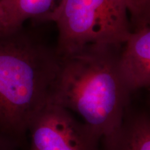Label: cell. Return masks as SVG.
Listing matches in <instances>:
<instances>
[{
	"label": "cell",
	"mask_w": 150,
	"mask_h": 150,
	"mask_svg": "<svg viewBox=\"0 0 150 150\" xmlns=\"http://www.w3.org/2000/svg\"><path fill=\"white\" fill-rule=\"evenodd\" d=\"M6 32H8V31H7L6 29L4 22L3 19V15L2 13H1V8H0V34H2V33Z\"/></svg>",
	"instance_id": "obj_9"
},
{
	"label": "cell",
	"mask_w": 150,
	"mask_h": 150,
	"mask_svg": "<svg viewBox=\"0 0 150 150\" xmlns=\"http://www.w3.org/2000/svg\"><path fill=\"white\" fill-rule=\"evenodd\" d=\"M0 1H1V0H0Z\"/></svg>",
	"instance_id": "obj_10"
},
{
	"label": "cell",
	"mask_w": 150,
	"mask_h": 150,
	"mask_svg": "<svg viewBox=\"0 0 150 150\" xmlns=\"http://www.w3.org/2000/svg\"><path fill=\"white\" fill-rule=\"evenodd\" d=\"M121 48L88 45L61 57L50 99L78 113L101 136L116 128L131 104V94L117 68Z\"/></svg>",
	"instance_id": "obj_2"
},
{
	"label": "cell",
	"mask_w": 150,
	"mask_h": 150,
	"mask_svg": "<svg viewBox=\"0 0 150 150\" xmlns=\"http://www.w3.org/2000/svg\"><path fill=\"white\" fill-rule=\"evenodd\" d=\"M127 0H63L51 19L60 57L88 45L121 48L132 32Z\"/></svg>",
	"instance_id": "obj_3"
},
{
	"label": "cell",
	"mask_w": 150,
	"mask_h": 150,
	"mask_svg": "<svg viewBox=\"0 0 150 150\" xmlns=\"http://www.w3.org/2000/svg\"><path fill=\"white\" fill-rule=\"evenodd\" d=\"M117 59L122 80L131 95L150 85L149 25L133 31Z\"/></svg>",
	"instance_id": "obj_5"
},
{
	"label": "cell",
	"mask_w": 150,
	"mask_h": 150,
	"mask_svg": "<svg viewBox=\"0 0 150 150\" xmlns=\"http://www.w3.org/2000/svg\"><path fill=\"white\" fill-rule=\"evenodd\" d=\"M98 150H150V115L130 104L119 125L101 138Z\"/></svg>",
	"instance_id": "obj_6"
},
{
	"label": "cell",
	"mask_w": 150,
	"mask_h": 150,
	"mask_svg": "<svg viewBox=\"0 0 150 150\" xmlns=\"http://www.w3.org/2000/svg\"><path fill=\"white\" fill-rule=\"evenodd\" d=\"M0 150H18L0 136Z\"/></svg>",
	"instance_id": "obj_8"
},
{
	"label": "cell",
	"mask_w": 150,
	"mask_h": 150,
	"mask_svg": "<svg viewBox=\"0 0 150 150\" xmlns=\"http://www.w3.org/2000/svg\"><path fill=\"white\" fill-rule=\"evenodd\" d=\"M61 57L22 27L0 34V136L27 146L35 116L50 102Z\"/></svg>",
	"instance_id": "obj_1"
},
{
	"label": "cell",
	"mask_w": 150,
	"mask_h": 150,
	"mask_svg": "<svg viewBox=\"0 0 150 150\" xmlns=\"http://www.w3.org/2000/svg\"><path fill=\"white\" fill-rule=\"evenodd\" d=\"M28 150H98L102 136L70 110L49 103L30 125Z\"/></svg>",
	"instance_id": "obj_4"
},
{
	"label": "cell",
	"mask_w": 150,
	"mask_h": 150,
	"mask_svg": "<svg viewBox=\"0 0 150 150\" xmlns=\"http://www.w3.org/2000/svg\"><path fill=\"white\" fill-rule=\"evenodd\" d=\"M63 0H1L0 8L7 31L23 27L28 20L51 21Z\"/></svg>",
	"instance_id": "obj_7"
}]
</instances>
